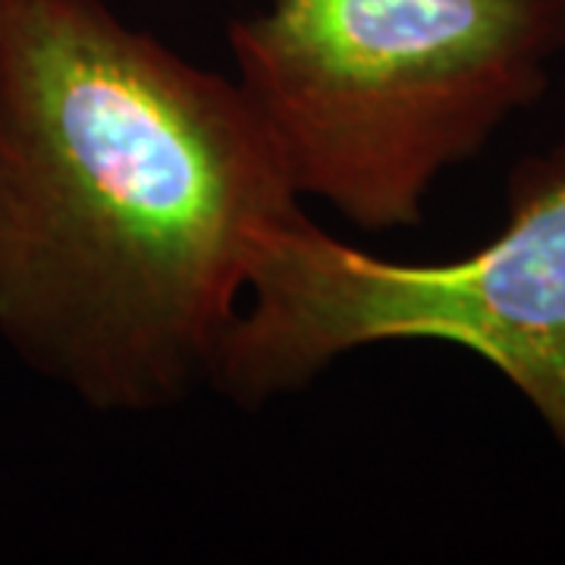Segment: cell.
Segmentation results:
<instances>
[{"mask_svg":"<svg viewBox=\"0 0 565 565\" xmlns=\"http://www.w3.org/2000/svg\"><path fill=\"white\" fill-rule=\"evenodd\" d=\"M305 211L233 76L107 0H0V343L98 415L177 408L248 243Z\"/></svg>","mask_w":565,"mask_h":565,"instance_id":"6da1fadb","label":"cell"},{"mask_svg":"<svg viewBox=\"0 0 565 565\" xmlns=\"http://www.w3.org/2000/svg\"><path fill=\"white\" fill-rule=\"evenodd\" d=\"M226 47L299 199L384 236L544 98L565 0H267Z\"/></svg>","mask_w":565,"mask_h":565,"instance_id":"7a4b0ae2","label":"cell"},{"mask_svg":"<svg viewBox=\"0 0 565 565\" xmlns=\"http://www.w3.org/2000/svg\"><path fill=\"white\" fill-rule=\"evenodd\" d=\"M503 230L446 262H396L305 211L248 243L245 302L211 390L264 408L371 345L446 343L512 386L565 462V141L509 177Z\"/></svg>","mask_w":565,"mask_h":565,"instance_id":"3957f363","label":"cell"}]
</instances>
